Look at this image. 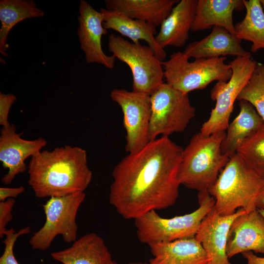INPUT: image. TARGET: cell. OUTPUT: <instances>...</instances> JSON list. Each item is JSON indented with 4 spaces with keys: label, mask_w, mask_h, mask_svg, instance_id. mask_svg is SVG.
Wrapping results in <instances>:
<instances>
[{
    "label": "cell",
    "mask_w": 264,
    "mask_h": 264,
    "mask_svg": "<svg viewBox=\"0 0 264 264\" xmlns=\"http://www.w3.org/2000/svg\"><path fill=\"white\" fill-rule=\"evenodd\" d=\"M183 149L168 136H161L116 165L112 172L109 202L121 216L134 220L176 203Z\"/></svg>",
    "instance_id": "obj_1"
},
{
    "label": "cell",
    "mask_w": 264,
    "mask_h": 264,
    "mask_svg": "<svg viewBox=\"0 0 264 264\" xmlns=\"http://www.w3.org/2000/svg\"><path fill=\"white\" fill-rule=\"evenodd\" d=\"M28 174V184L40 198L83 192L92 178L86 150L69 145L32 156Z\"/></svg>",
    "instance_id": "obj_2"
},
{
    "label": "cell",
    "mask_w": 264,
    "mask_h": 264,
    "mask_svg": "<svg viewBox=\"0 0 264 264\" xmlns=\"http://www.w3.org/2000/svg\"><path fill=\"white\" fill-rule=\"evenodd\" d=\"M225 134L199 132L192 136L182 151L177 175L180 185L198 192L208 190L230 158L221 151Z\"/></svg>",
    "instance_id": "obj_3"
},
{
    "label": "cell",
    "mask_w": 264,
    "mask_h": 264,
    "mask_svg": "<svg viewBox=\"0 0 264 264\" xmlns=\"http://www.w3.org/2000/svg\"><path fill=\"white\" fill-rule=\"evenodd\" d=\"M264 180L235 153L208 191L221 215H233L240 208L249 212L256 209V200Z\"/></svg>",
    "instance_id": "obj_4"
},
{
    "label": "cell",
    "mask_w": 264,
    "mask_h": 264,
    "mask_svg": "<svg viewBox=\"0 0 264 264\" xmlns=\"http://www.w3.org/2000/svg\"><path fill=\"white\" fill-rule=\"evenodd\" d=\"M198 207L183 215L164 218L152 210L134 219L138 239L149 245L195 238L202 220L215 206L208 190L198 192Z\"/></svg>",
    "instance_id": "obj_5"
},
{
    "label": "cell",
    "mask_w": 264,
    "mask_h": 264,
    "mask_svg": "<svg viewBox=\"0 0 264 264\" xmlns=\"http://www.w3.org/2000/svg\"><path fill=\"white\" fill-rule=\"evenodd\" d=\"M226 57L196 59L190 62L183 52L171 54L162 62L164 78L166 83L188 94L194 90L202 89L213 81L227 82L232 70L225 63Z\"/></svg>",
    "instance_id": "obj_6"
},
{
    "label": "cell",
    "mask_w": 264,
    "mask_h": 264,
    "mask_svg": "<svg viewBox=\"0 0 264 264\" xmlns=\"http://www.w3.org/2000/svg\"><path fill=\"white\" fill-rule=\"evenodd\" d=\"M150 98L151 141L160 135L169 137L174 133L184 131L195 116L196 109L190 103L188 94L166 83L158 87L151 94Z\"/></svg>",
    "instance_id": "obj_7"
},
{
    "label": "cell",
    "mask_w": 264,
    "mask_h": 264,
    "mask_svg": "<svg viewBox=\"0 0 264 264\" xmlns=\"http://www.w3.org/2000/svg\"><path fill=\"white\" fill-rule=\"evenodd\" d=\"M108 47L116 58L130 67L133 91L151 95L164 83L162 62L148 45L130 42L111 34L109 37Z\"/></svg>",
    "instance_id": "obj_8"
},
{
    "label": "cell",
    "mask_w": 264,
    "mask_h": 264,
    "mask_svg": "<svg viewBox=\"0 0 264 264\" xmlns=\"http://www.w3.org/2000/svg\"><path fill=\"white\" fill-rule=\"evenodd\" d=\"M85 198L84 192L49 198L43 206L44 223L29 240L31 247L46 250L58 235H61L66 243L75 242L78 232L76 216Z\"/></svg>",
    "instance_id": "obj_9"
},
{
    "label": "cell",
    "mask_w": 264,
    "mask_h": 264,
    "mask_svg": "<svg viewBox=\"0 0 264 264\" xmlns=\"http://www.w3.org/2000/svg\"><path fill=\"white\" fill-rule=\"evenodd\" d=\"M257 62L251 58L236 57L229 63L232 70L227 82H217L210 91V97L216 101L210 116L200 132L206 135L226 131L234 105L241 91L249 80Z\"/></svg>",
    "instance_id": "obj_10"
},
{
    "label": "cell",
    "mask_w": 264,
    "mask_h": 264,
    "mask_svg": "<svg viewBox=\"0 0 264 264\" xmlns=\"http://www.w3.org/2000/svg\"><path fill=\"white\" fill-rule=\"evenodd\" d=\"M110 97L119 105L123 114V125L126 132V151L129 154L140 151L151 141L150 95L115 88L111 91Z\"/></svg>",
    "instance_id": "obj_11"
},
{
    "label": "cell",
    "mask_w": 264,
    "mask_h": 264,
    "mask_svg": "<svg viewBox=\"0 0 264 264\" xmlns=\"http://www.w3.org/2000/svg\"><path fill=\"white\" fill-rule=\"evenodd\" d=\"M78 18V36L81 49L88 63H97L109 69L114 67L116 58L107 55L102 47V37L107 34L103 27L104 16L89 3L81 0Z\"/></svg>",
    "instance_id": "obj_12"
},
{
    "label": "cell",
    "mask_w": 264,
    "mask_h": 264,
    "mask_svg": "<svg viewBox=\"0 0 264 264\" xmlns=\"http://www.w3.org/2000/svg\"><path fill=\"white\" fill-rule=\"evenodd\" d=\"M16 132L15 125L10 124L2 127L0 134V161L3 167L8 169L1 178V182L10 184L16 176L27 170L25 160L32 157L47 144L46 140L39 137L34 140H26Z\"/></svg>",
    "instance_id": "obj_13"
},
{
    "label": "cell",
    "mask_w": 264,
    "mask_h": 264,
    "mask_svg": "<svg viewBox=\"0 0 264 264\" xmlns=\"http://www.w3.org/2000/svg\"><path fill=\"white\" fill-rule=\"evenodd\" d=\"M245 211L240 208L233 215L222 216L214 206L203 219L195 239L206 253L207 264H232L226 252L229 229L233 220Z\"/></svg>",
    "instance_id": "obj_14"
},
{
    "label": "cell",
    "mask_w": 264,
    "mask_h": 264,
    "mask_svg": "<svg viewBox=\"0 0 264 264\" xmlns=\"http://www.w3.org/2000/svg\"><path fill=\"white\" fill-rule=\"evenodd\" d=\"M247 251L264 253V217L257 209L238 216L228 233L226 252L229 259Z\"/></svg>",
    "instance_id": "obj_15"
},
{
    "label": "cell",
    "mask_w": 264,
    "mask_h": 264,
    "mask_svg": "<svg viewBox=\"0 0 264 264\" xmlns=\"http://www.w3.org/2000/svg\"><path fill=\"white\" fill-rule=\"evenodd\" d=\"M241 41L225 29L214 26L208 36L199 41L189 43L183 53L189 59L218 58L227 55L251 58V53L242 46Z\"/></svg>",
    "instance_id": "obj_16"
},
{
    "label": "cell",
    "mask_w": 264,
    "mask_h": 264,
    "mask_svg": "<svg viewBox=\"0 0 264 264\" xmlns=\"http://www.w3.org/2000/svg\"><path fill=\"white\" fill-rule=\"evenodd\" d=\"M198 0H181L174 6L155 36L157 43L162 48L185 45L195 19Z\"/></svg>",
    "instance_id": "obj_17"
},
{
    "label": "cell",
    "mask_w": 264,
    "mask_h": 264,
    "mask_svg": "<svg viewBox=\"0 0 264 264\" xmlns=\"http://www.w3.org/2000/svg\"><path fill=\"white\" fill-rule=\"evenodd\" d=\"M99 11L104 16L103 25L106 29L114 30L135 44L140 43V40L145 41L159 60L164 61L166 52L156 40L155 26L145 21L132 19L116 11L104 8H100Z\"/></svg>",
    "instance_id": "obj_18"
},
{
    "label": "cell",
    "mask_w": 264,
    "mask_h": 264,
    "mask_svg": "<svg viewBox=\"0 0 264 264\" xmlns=\"http://www.w3.org/2000/svg\"><path fill=\"white\" fill-rule=\"evenodd\" d=\"M148 245L153 256L149 264H207L208 262L205 250L195 238Z\"/></svg>",
    "instance_id": "obj_19"
},
{
    "label": "cell",
    "mask_w": 264,
    "mask_h": 264,
    "mask_svg": "<svg viewBox=\"0 0 264 264\" xmlns=\"http://www.w3.org/2000/svg\"><path fill=\"white\" fill-rule=\"evenodd\" d=\"M244 8L243 0H198L191 31L219 26L235 35L233 12Z\"/></svg>",
    "instance_id": "obj_20"
},
{
    "label": "cell",
    "mask_w": 264,
    "mask_h": 264,
    "mask_svg": "<svg viewBox=\"0 0 264 264\" xmlns=\"http://www.w3.org/2000/svg\"><path fill=\"white\" fill-rule=\"evenodd\" d=\"M51 256L63 264H107L112 259L104 240L95 233L84 235L68 248Z\"/></svg>",
    "instance_id": "obj_21"
},
{
    "label": "cell",
    "mask_w": 264,
    "mask_h": 264,
    "mask_svg": "<svg viewBox=\"0 0 264 264\" xmlns=\"http://www.w3.org/2000/svg\"><path fill=\"white\" fill-rule=\"evenodd\" d=\"M178 0H105L107 9L160 25Z\"/></svg>",
    "instance_id": "obj_22"
},
{
    "label": "cell",
    "mask_w": 264,
    "mask_h": 264,
    "mask_svg": "<svg viewBox=\"0 0 264 264\" xmlns=\"http://www.w3.org/2000/svg\"><path fill=\"white\" fill-rule=\"evenodd\" d=\"M239 106V114L229 123L221 145L222 153L229 157L236 153L246 139L264 125V120L251 103L241 100Z\"/></svg>",
    "instance_id": "obj_23"
},
{
    "label": "cell",
    "mask_w": 264,
    "mask_h": 264,
    "mask_svg": "<svg viewBox=\"0 0 264 264\" xmlns=\"http://www.w3.org/2000/svg\"><path fill=\"white\" fill-rule=\"evenodd\" d=\"M44 15V12L37 7V3L33 0H0V54L8 56L7 39L15 25L24 20L41 18Z\"/></svg>",
    "instance_id": "obj_24"
},
{
    "label": "cell",
    "mask_w": 264,
    "mask_h": 264,
    "mask_svg": "<svg viewBox=\"0 0 264 264\" xmlns=\"http://www.w3.org/2000/svg\"><path fill=\"white\" fill-rule=\"evenodd\" d=\"M246 14L234 25L235 35L241 40L251 42V51L264 49V11L260 0H243Z\"/></svg>",
    "instance_id": "obj_25"
},
{
    "label": "cell",
    "mask_w": 264,
    "mask_h": 264,
    "mask_svg": "<svg viewBox=\"0 0 264 264\" xmlns=\"http://www.w3.org/2000/svg\"><path fill=\"white\" fill-rule=\"evenodd\" d=\"M236 153L250 169L264 178V125L244 141Z\"/></svg>",
    "instance_id": "obj_26"
},
{
    "label": "cell",
    "mask_w": 264,
    "mask_h": 264,
    "mask_svg": "<svg viewBox=\"0 0 264 264\" xmlns=\"http://www.w3.org/2000/svg\"><path fill=\"white\" fill-rule=\"evenodd\" d=\"M237 100H244L255 108L264 121V64L257 63L249 80Z\"/></svg>",
    "instance_id": "obj_27"
},
{
    "label": "cell",
    "mask_w": 264,
    "mask_h": 264,
    "mask_svg": "<svg viewBox=\"0 0 264 264\" xmlns=\"http://www.w3.org/2000/svg\"><path fill=\"white\" fill-rule=\"evenodd\" d=\"M27 233V231L25 228L20 229L18 232H16L13 228L8 229L5 235V238L2 241L4 249L0 257V264H20L15 257L14 247L18 238Z\"/></svg>",
    "instance_id": "obj_28"
},
{
    "label": "cell",
    "mask_w": 264,
    "mask_h": 264,
    "mask_svg": "<svg viewBox=\"0 0 264 264\" xmlns=\"http://www.w3.org/2000/svg\"><path fill=\"white\" fill-rule=\"evenodd\" d=\"M15 203L14 198L0 202V237L2 238L8 229L7 224L12 220V210Z\"/></svg>",
    "instance_id": "obj_29"
},
{
    "label": "cell",
    "mask_w": 264,
    "mask_h": 264,
    "mask_svg": "<svg viewBox=\"0 0 264 264\" xmlns=\"http://www.w3.org/2000/svg\"><path fill=\"white\" fill-rule=\"evenodd\" d=\"M16 99V96L14 94L0 92V125L2 127L10 125L8 121L9 113Z\"/></svg>",
    "instance_id": "obj_30"
},
{
    "label": "cell",
    "mask_w": 264,
    "mask_h": 264,
    "mask_svg": "<svg viewBox=\"0 0 264 264\" xmlns=\"http://www.w3.org/2000/svg\"><path fill=\"white\" fill-rule=\"evenodd\" d=\"M24 190V187L22 186L14 188L0 187V201H3L8 198H14L22 193Z\"/></svg>",
    "instance_id": "obj_31"
},
{
    "label": "cell",
    "mask_w": 264,
    "mask_h": 264,
    "mask_svg": "<svg viewBox=\"0 0 264 264\" xmlns=\"http://www.w3.org/2000/svg\"><path fill=\"white\" fill-rule=\"evenodd\" d=\"M242 255L246 260L247 264H264V257H259L252 251L245 252Z\"/></svg>",
    "instance_id": "obj_32"
},
{
    "label": "cell",
    "mask_w": 264,
    "mask_h": 264,
    "mask_svg": "<svg viewBox=\"0 0 264 264\" xmlns=\"http://www.w3.org/2000/svg\"><path fill=\"white\" fill-rule=\"evenodd\" d=\"M255 207L257 210L264 208V180L256 198Z\"/></svg>",
    "instance_id": "obj_33"
},
{
    "label": "cell",
    "mask_w": 264,
    "mask_h": 264,
    "mask_svg": "<svg viewBox=\"0 0 264 264\" xmlns=\"http://www.w3.org/2000/svg\"><path fill=\"white\" fill-rule=\"evenodd\" d=\"M128 264H149L148 263H141V262H131Z\"/></svg>",
    "instance_id": "obj_34"
},
{
    "label": "cell",
    "mask_w": 264,
    "mask_h": 264,
    "mask_svg": "<svg viewBox=\"0 0 264 264\" xmlns=\"http://www.w3.org/2000/svg\"><path fill=\"white\" fill-rule=\"evenodd\" d=\"M107 264H117V263L116 262H115L114 260H113L112 259H111L107 263Z\"/></svg>",
    "instance_id": "obj_35"
},
{
    "label": "cell",
    "mask_w": 264,
    "mask_h": 264,
    "mask_svg": "<svg viewBox=\"0 0 264 264\" xmlns=\"http://www.w3.org/2000/svg\"><path fill=\"white\" fill-rule=\"evenodd\" d=\"M260 1L264 11V0H260Z\"/></svg>",
    "instance_id": "obj_36"
},
{
    "label": "cell",
    "mask_w": 264,
    "mask_h": 264,
    "mask_svg": "<svg viewBox=\"0 0 264 264\" xmlns=\"http://www.w3.org/2000/svg\"><path fill=\"white\" fill-rule=\"evenodd\" d=\"M258 211L260 212V213L264 217V208L258 210Z\"/></svg>",
    "instance_id": "obj_37"
}]
</instances>
